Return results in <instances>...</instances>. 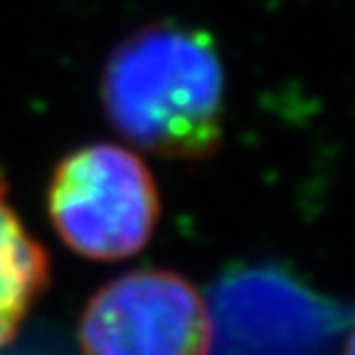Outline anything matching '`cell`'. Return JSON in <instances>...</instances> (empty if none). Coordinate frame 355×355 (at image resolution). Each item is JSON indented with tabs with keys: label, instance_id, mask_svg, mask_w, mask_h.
<instances>
[{
	"label": "cell",
	"instance_id": "6da1fadb",
	"mask_svg": "<svg viewBox=\"0 0 355 355\" xmlns=\"http://www.w3.org/2000/svg\"><path fill=\"white\" fill-rule=\"evenodd\" d=\"M101 106L128 144L173 161H202L225 131V69L215 40L183 22H150L111 52Z\"/></svg>",
	"mask_w": 355,
	"mask_h": 355
},
{
	"label": "cell",
	"instance_id": "7a4b0ae2",
	"mask_svg": "<svg viewBox=\"0 0 355 355\" xmlns=\"http://www.w3.org/2000/svg\"><path fill=\"white\" fill-rule=\"evenodd\" d=\"M47 210L67 247L89 259L116 261L146 247L161 200L139 155L114 144H89L55 166Z\"/></svg>",
	"mask_w": 355,
	"mask_h": 355
},
{
	"label": "cell",
	"instance_id": "3957f363",
	"mask_svg": "<svg viewBox=\"0 0 355 355\" xmlns=\"http://www.w3.org/2000/svg\"><path fill=\"white\" fill-rule=\"evenodd\" d=\"M207 355H331L355 309L272 264L239 266L207 299Z\"/></svg>",
	"mask_w": 355,
	"mask_h": 355
},
{
	"label": "cell",
	"instance_id": "277c9868",
	"mask_svg": "<svg viewBox=\"0 0 355 355\" xmlns=\"http://www.w3.org/2000/svg\"><path fill=\"white\" fill-rule=\"evenodd\" d=\"M84 355H207L202 296L171 272H133L89 301L79 328Z\"/></svg>",
	"mask_w": 355,
	"mask_h": 355
},
{
	"label": "cell",
	"instance_id": "5b68a950",
	"mask_svg": "<svg viewBox=\"0 0 355 355\" xmlns=\"http://www.w3.org/2000/svg\"><path fill=\"white\" fill-rule=\"evenodd\" d=\"M50 282V259L25 230L8 200L0 175V350L15 338L35 301Z\"/></svg>",
	"mask_w": 355,
	"mask_h": 355
},
{
	"label": "cell",
	"instance_id": "8992f818",
	"mask_svg": "<svg viewBox=\"0 0 355 355\" xmlns=\"http://www.w3.org/2000/svg\"><path fill=\"white\" fill-rule=\"evenodd\" d=\"M343 355H355V328H353V333H350L348 343H345V350H343Z\"/></svg>",
	"mask_w": 355,
	"mask_h": 355
}]
</instances>
